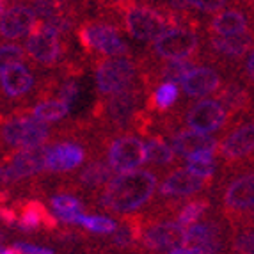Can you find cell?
Returning a JSON list of instances; mask_svg holds the SVG:
<instances>
[{
  "label": "cell",
  "instance_id": "cell-1",
  "mask_svg": "<svg viewBox=\"0 0 254 254\" xmlns=\"http://www.w3.org/2000/svg\"><path fill=\"white\" fill-rule=\"evenodd\" d=\"M157 187L158 176L148 169L119 173L107 183V189L100 197V206L116 213L135 212L149 203Z\"/></svg>",
  "mask_w": 254,
  "mask_h": 254
},
{
  "label": "cell",
  "instance_id": "cell-2",
  "mask_svg": "<svg viewBox=\"0 0 254 254\" xmlns=\"http://www.w3.org/2000/svg\"><path fill=\"white\" fill-rule=\"evenodd\" d=\"M121 30L116 21L96 16L80 20L75 34L85 57L96 61L103 57H128L130 45L121 36Z\"/></svg>",
  "mask_w": 254,
  "mask_h": 254
},
{
  "label": "cell",
  "instance_id": "cell-3",
  "mask_svg": "<svg viewBox=\"0 0 254 254\" xmlns=\"http://www.w3.org/2000/svg\"><path fill=\"white\" fill-rule=\"evenodd\" d=\"M71 36H63L57 29L38 20L25 38V52L29 59L38 66H57L68 59Z\"/></svg>",
  "mask_w": 254,
  "mask_h": 254
},
{
  "label": "cell",
  "instance_id": "cell-4",
  "mask_svg": "<svg viewBox=\"0 0 254 254\" xmlns=\"http://www.w3.org/2000/svg\"><path fill=\"white\" fill-rule=\"evenodd\" d=\"M197 27H173L149 43L148 55L157 61L192 59L201 48V36Z\"/></svg>",
  "mask_w": 254,
  "mask_h": 254
},
{
  "label": "cell",
  "instance_id": "cell-5",
  "mask_svg": "<svg viewBox=\"0 0 254 254\" xmlns=\"http://www.w3.org/2000/svg\"><path fill=\"white\" fill-rule=\"evenodd\" d=\"M139 68L128 57H103L94 61V82L102 96H112L135 84Z\"/></svg>",
  "mask_w": 254,
  "mask_h": 254
},
{
  "label": "cell",
  "instance_id": "cell-6",
  "mask_svg": "<svg viewBox=\"0 0 254 254\" xmlns=\"http://www.w3.org/2000/svg\"><path fill=\"white\" fill-rule=\"evenodd\" d=\"M142 105V89L133 84L128 89L107 98V102L100 105V116L116 130L135 127L140 118Z\"/></svg>",
  "mask_w": 254,
  "mask_h": 254
},
{
  "label": "cell",
  "instance_id": "cell-7",
  "mask_svg": "<svg viewBox=\"0 0 254 254\" xmlns=\"http://www.w3.org/2000/svg\"><path fill=\"white\" fill-rule=\"evenodd\" d=\"M50 137V127L34 116H18L0 125V139L11 148L41 146Z\"/></svg>",
  "mask_w": 254,
  "mask_h": 254
},
{
  "label": "cell",
  "instance_id": "cell-8",
  "mask_svg": "<svg viewBox=\"0 0 254 254\" xmlns=\"http://www.w3.org/2000/svg\"><path fill=\"white\" fill-rule=\"evenodd\" d=\"M107 160L109 165L118 173L139 169L146 164V144L135 135H123L114 139L107 149Z\"/></svg>",
  "mask_w": 254,
  "mask_h": 254
},
{
  "label": "cell",
  "instance_id": "cell-9",
  "mask_svg": "<svg viewBox=\"0 0 254 254\" xmlns=\"http://www.w3.org/2000/svg\"><path fill=\"white\" fill-rule=\"evenodd\" d=\"M36 21V11L27 0H11L5 13L0 16V39L16 41L27 38Z\"/></svg>",
  "mask_w": 254,
  "mask_h": 254
},
{
  "label": "cell",
  "instance_id": "cell-10",
  "mask_svg": "<svg viewBox=\"0 0 254 254\" xmlns=\"http://www.w3.org/2000/svg\"><path fill=\"white\" fill-rule=\"evenodd\" d=\"M228 109L217 100H201L185 112V125L192 130L212 133L224 127Z\"/></svg>",
  "mask_w": 254,
  "mask_h": 254
},
{
  "label": "cell",
  "instance_id": "cell-11",
  "mask_svg": "<svg viewBox=\"0 0 254 254\" xmlns=\"http://www.w3.org/2000/svg\"><path fill=\"white\" fill-rule=\"evenodd\" d=\"M50 146H32V148H21L11 155L7 160V167L11 171L13 182L29 178L32 174L41 173L47 169V153Z\"/></svg>",
  "mask_w": 254,
  "mask_h": 254
},
{
  "label": "cell",
  "instance_id": "cell-12",
  "mask_svg": "<svg viewBox=\"0 0 254 254\" xmlns=\"http://www.w3.org/2000/svg\"><path fill=\"white\" fill-rule=\"evenodd\" d=\"M183 233H185V228L178 224V220L176 222H171V220L155 222V224L142 228L140 242L142 246L151 251H165L183 244Z\"/></svg>",
  "mask_w": 254,
  "mask_h": 254
},
{
  "label": "cell",
  "instance_id": "cell-13",
  "mask_svg": "<svg viewBox=\"0 0 254 254\" xmlns=\"http://www.w3.org/2000/svg\"><path fill=\"white\" fill-rule=\"evenodd\" d=\"M206 30L213 36H238L251 32V14L247 7H229L213 14L206 23Z\"/></svg>",
  "mask_w": 254,
  "mask_h": 254
},
{
  "label": "cell",
  "instance_id": "cell-14",
  "mask_svg": "<svg viewBox=\"0 0 254 254\" xmlns=\"http://www.w3.org/2000/svg\"><path fill=\"white\" fill-rule=\"evenodd\" d=\"M36 87V76L23 63L11 64L0 73V91L7 98L20 100L32 93Z\"/></svg>",
  "mask_w": 254,
  "mask_h": 254
},
{
  "label": "cell",
  "instance_id": "cell-15",
  "mask_svg": "<svg viewBox=\"0 0 254 254\" xmlns=\"http://www.w3.org/2000/svg\"><path fill=\"white\" fill-rule=\"evenodd\" d=\"M254 34L246 32L238 36H208L206 47L217 57L228 61H240L253 48Z\"/></svg>",
  "mask_w": 254,
  "mask_h": 254
},
{
  "label": "cell",
  "instance_id": "cell-16",
  "mask_svg": "<svg viewBox=\"0 0 254 254\" xmlns=\"http://www.w3.org/2000/svg\"><path fill=\"white\" fill-rule=\"evenodd\" d=\"M222 78L219 71L210 66H195L182 82L183 93L189 98H206L220 89Z\"/></svg>",
  "mask_w": 254,
  "mask_h": 254
},
{
  "label": "cell",
  "instance_id": "cell-17",
  "mask_svg": "<svg viewBox=\"0 0 254 254\" xmlns=\"http://www.w3.org/2000/svg\"><path fill=\"white\" fill-rule=\"evenodd\" d=\"M85 160V149L76 142H59L50 146L47 153V169L52 173H66Z\"/></svg>",
  "mask_w": 254,
  "mask_h": 254
},
{
  "label": "cell",
  "instance_id": "cell-18",
  "mask_svg": "<svg viewBox=\"0 0 254 254\" xmlns=\"http://www.w3.org/2000/svg\"><path fill=\"white\" fill-rule=\"evenodd\" d=\"M224 160H240L254 151V123H246L231 131L219 146Z\"/></svg>",
  "mask_w": 254,
  "mask_h": 254
},
{
  "label": "cell",
  "instance_id": "cell-19",
  "mask_svg": "<svg viewBox=\"0 0 254 254\" xmlns=\"http://www.w3.org/2000/svg\"><path fill=\"white\" fill-rule=\"evenodd\" d=\"M204 180L187 169H176L160 183V195L164 197H187L203 190Z\"/></svg>",
  "mask_w": 254,
  "mask_h": 254
},
{
  "label": "cell",
  "instance_id": "cell-20",
  "mask_svg": "<svg viewBox=\"0 0 254 254\" xmlns=\"http://www.w3.org/2000/svg\"><path fill=\"white\" fill-rule=\"evenodd\" d=\"M174 153L182 155L183 158H189L195 153L203 151H215L217 149V139H213L210 133H203L197 130H185L180 133H174L171 137Z\"/></svg>",
  "mask_w": 254,
  "mask_h": 254
},
{
  "label": "cell",
  "instance_id": "cell-21",
  "mask_svg": "<svg viewBox=\"0 0 254 254\" xmlns=\"http://www.w3.org/2000/svg\"><path fill=\"white\" fill-rule=\"evenodd\" d=\"M222 201L233 212L254 208V174H244L233 180L226 189Z\"/></svg>",
  "mask_w": 254,
  "mask_h": 254
},
{
  "label": "cell",
  "instance_id": "cell-22",
  "mask_svg": "<svg viewBox=\"0 0 254 254\" xmlns=\"http://www.w3.org/2000/svg\"><path fill=\"white\" fill-rule=\"evenodd\" d=\"M16 224L21 231H36L39 228L55 229L57 228V219H55V213H48L43 203L30 199L21 204L20 219H18Z\"/></svg>",
  "mask_w": 254,
  "mask_h": 254
},
{
  "label": "cell",
  "instance_id": "cell-23",
  "mask_svg": "<svg viewBox=\"0 0 254 254\" xmlns=\"http://www.w3.org/2000/svg\"><path fill=\"white\" fill-rule=\"evenodd\" d=\"M29 4L36 11L38 20L48 21L63 14H84L78 5L69 0H29Z\"/></svg>",
  "mask_w": 254,
  "mask_h": 254
},
{
  "label": "cell",
  "instance_id": "cell-24",
  "mask_svg": "<svg viewBox=\"0 0 254 254\" xmlns=\"http://www.w3.org/2000/svg\"><path fill=\"white\" fill-rule=\"evenodd\" d=\"M195 68V63L192 59H173V61H162L158 64L157 73L153 78H162L164 82H174V84H182L185 76Z\"/></svg>",
  "mask_w": 254,
  "mask_h": 254
},
{
  "label": "cell",
  "instance_id": "cell-25",
  "mask_svg": "<svg viewBox=\"0 0 254 254\" xmlns=\"http://www.w3.org/2000/svg\"><path fill=\"white\" fill-rule=\"evenodd\" d=\"M112 167L105 162L94 160L87 164L78 174V182L84 189H100L112 180Z\"/></svg>",
  "mask_w": 254,
  "mask_h": 254
},
{
  "label": "cell",
  "instance_id": "cell-26",
  "mask_svg": "<svg viewBox=\"0 0 254 254\" xmlns=\"http://www.w3.org/2000/svg\"><path fill=\"white\" fill-rule=\"evenodd\" d=\"M180 100V87L174 82H162L157 85V89L153 91L149 96V110H157V112H167L171 107L176 105Z\"/></svg>",
  "mask_w": 254,
  "mask_h": 254
},
{
  "label": "cell",
  "instance_id": "cell-27",
  "mask_svg": "<svg viewBox=\"0 0 254 254\" xmlns=\"http://www.w3.org/2000/svg\"><path fill=\"white\" fill-rule=\"evenodd\" d=\"M69 112V105L63 100H45V102H39L34 109L30 110V116H34L36 119L43 121V123H54V121H61L68 116Z\"/></svg>",
  "mask_w": 254,
  "mask_h": 254
},
{
  "label": "cell",
  "instance_id": "cell-28",
  "mask_svg": "<svg viewBox=\"0 0 254 254\" xmlns=\"http://www.w3.org/2000/svg\"><path fill=\"white\" fill-rule=\"evenodd\" d=\"M220 237V228L213 222H195V224L185 228L183 233V244L185 246L199 247L213 238Z\"/></svg>",
  "mask_w": 254,
  "mask_h": 254
},
{
  "label": "cell",
  "instance_id": "cell-29",
  "mask_svg": "<svg viewBox=\"0 0 254 254\" xmlns=\"http://www.w3.org/2000/svg\"><path fill=\"white\" fill-rule=\"evenodd\" d=\"M146 158L149 164L165 167V165H171L174 162V149L162 137L155 135L146 142Z\"/></svg>",
  "mask_w": 254,
  "mask_h": 254
},
{
  "label": "cell",
  "instance_id": "cell-30",
  "mask_svg": "<svg viewBox=\"0 0 254 254\" xmlns=\"http://www.w3.org/2000/svg\"><path fill=\"white\" fill-rule=\"evenodd\" d=\"M187 169L190 171L192 174L199 176L203 180L212 178L215 173V160H213L212 151H203L195 153L192 157L187 158Z\"/></svg>",
  "mask_w": 254,
  "mask_h": 254
},
{
  "label": "cell",
  "instance_id": "cell-31",
  "mask_svg": "<svg viewBox=\"0 0 254 254\" xmlns=\"http://www.w3.org/2000/svg\"><path fill=\"white\" fill-rule=\"evenodd\" d=\"M140 233H142V226H140V220L137 219H127L121 226H118L112 242L119 247H128L131 246L133 242L140 240Z\"/></svg>",
  "mask_w": 254,
  "mask_h": 254
},
{
  "label": "cell",
  "instance_id": "cell-32",
  "mask_svg": "<svg viewBox=\"0 0 254 254\" xmlns=\"http://www.w3.org/2000/svg\"><path fill=\"white\" fill-rule=\"evenodd\" d=\"M219 102L228 110H240L247 105L249 96L238 84H228L219 91Z\"/></svg>",
  "mask_w": 254,
  "mask_h": 254
},
{
  "label": "cell",
  "instance_id": "cell-33",
  "mask_svg": "<svg viewBox=\"0 0 254 254\" xmlns=\"http://www.w3.org/2000/svg\"><path fill=\"white\" fill-rule=\"evenodd\" d=\"M78 226H84L87 231H93L98 235H112L118 229V222L105 215H85L82 213L76 220Z\"/></svg>",
  "mask_w": 254,
  "mask_h": 254
},
{
  "label": "cell",
  "instance_id": "cell-34",
  "mask_svg": "<svg viewBox=\"0 0 254 254\" xmlns=\"http://www.w3.org/2000/svg\"><path fill=\"white\" fill-rule=\"evenodd\" d=\"M208 206H210V204H208V201H204V199H197V201L187 203L178 213V224L183 226V228H189V226L195 224V222L204 215Z\"/></svg>",
  "mask_w": 254,
  "mask_h": 254
},
{
  "label": "cell",
  "instance_id": "cell-35",
  "mask_svg": "<svg viewBox=\"0 0 254 254\" xmlns=\"http://www.w3.org/2000/svg\"><path fill=\"white\" fill-rule=\"evenodd\" d=\"M50 203L55 215H61V213H84V204H82L80 199H76L75 195L57 194L52 197Z\"/></svg>",
  "mask_w": 254,
  "mask_h": 254
},
{
  "label": "cell",
  "instance_id": "cell-36",
  "mask_svg": "<svg viewBox=\"0 0 254 254\" xmlns=\"http://www.w3.org/2000/svg\"><path fill=\"white\" fill-rule=\"evenodd\" d=\"M25 48H21L16 43H5L0 45V73L4 71L7 66L16 63H23L25 59Z\"/></svg>",
  "mask_w": 254,
  "mask_h": 254
},
{
  "label": "cell",
  "instance_id": "cell-37",
  "mask_svg": "<svg viewBox=\"0 0 254 254\" xmlns=\"http://www.w3.org/2000/svg\"><path fill=\"white\" fill-rule=\"evenodd\" d=\"M80 94V85H78V80H76L75 76H66V80L59 85V89H57V98L66 102L69 107L76 102V98Z\"/></svg>",
  "mask_w": 254,
  "mask_h": 254
},
{
  "label": "cell",
  "instance_id": "cell-38",
  "mask_svg": "<svg viewBox=\"0 0 254 254\" xmlns=\"http://www.w3.org/2000/svg\"><path fill=\"white\" fill-rule=\"evenodd\" d=\"M187 2H189V5L194 11L204 14L219 13V11H222L229 4V0H187Z\"/></svg>",
  "mask_w": 254,
  "mask_h": 254
},
{
  "label": "cell",
  "instance_id": "cell-39",
  "mask_svg": "<svg viewBox=\"0 0 254 254\" xmlns=\"http://www.w3.org/2000/svg\"><path fill=\"white\" fill-rule=\"evenodd\" d=\"M235 251L238 254H254V231H246L235 240Z\"/></svg>",
  "mask_w": 254,
  "mask_h": 254
},
{
  "label": "cell",
  "instance_id": "cell-40",
  "mask_svg": "<svg viewBox=\"0 0 254 254\" xmlns=\"http://www.w3.org/2000/svg\"><path fill=\"white\" fill-rule=\"evenodd\" d=\"M14 249H18L21 254H54L52 249L32 246V244H25V242H16V244H14Z\"/></svg>",
  "mask_w": 254,
  "mask_h": 254
},
{
  "label": "cell",
  "instance_id": "cell-41",
  "mask_svg": "<svg viewBox=\"0 0 254 254\" xmlns=\"http://www.w3.org/2000/svg\"><path fill=\"white\" fill-rule=\"evenodd\" d=\"M199 249L203 251V254H219L222 249V242H220V238H213V240L199 246Z\"/></svg>",
  "mask_w": 254,
  "mask_h": 254
},
{
  "label": "cell",
  "instance_id": "cell-42",
  "mask_svg": "<svg viewBox=\"0 0 254 254\" xmlns=\"http://www.w3.org/2000/svg\"><path fill=\"white\" fill-rule=\"evenodd\" d=\"M246 75L251 82H254V47L249 50V57L246 61Z\"/></svg>",
  "mask_w": 254,
  "mask_h": 254
},
{
  "label": "cell",
  "instance_id": "cell-43",
  "mask_svg": "<svg viewBox=\"0 0 254 254\" xmlns=\"http://www.w3.org/2000/svg\"><path fill=\"white\" fill-rule=\"evenodd\" d=\"M167 254H203L199 247H173Z\"/></svg>",
  "mask_w": 254,
  "mask_h": 254
},
{
  "label": "cell",
  "instance_id": "cell-44",
  "mask_svg": "<svg viewBox=\"0 0 254 254\" xmlns=\"http://www.w3.org/2000/svg\"><path fill=\"white\" fill-rule=\"evenodd\" d=\"M13 182V176H11V171H9L7 164H0V185H5V183Z\"/></svg>",
  "mask_w": 254,
  "mask_h": 254
},
{
  "label": "cell",
  "instance_id": "cell-45",
  "mask_svg": "<svg viewBox=\"0 0 254 254\" xmlns=\"http://www.w3.org/2000/svg\"><path fill=\"white\" fill-rule=\"evenodd\" d=\"M69 2H73L75 5H78L82 13H85L87 9L96 7V2H98V0H69Z\"/></svg>",
  "mask_w": 254,
  "mask_h": 254
},
{
  "label": "cell",
  "instance_id": "cell-46",
  "mask_svg": "<svg viewBox=\"0 0 254 254\" xmlns=\"http://www.w3.org/2000/svg\"><path fill=\"white\" fill-rule=\"evenodd\" d=\"M0 254H21L18 249H14V247H2L0 246Z\"/></svg>",
  "mask_w": 254,
  "mask_h": 254
},
{
  "label": "cell",
  "instance_id": "cell-47",
  "mask_svg": "<svg viewBox=\"0 0 254 254\" xmlns=\"http://www.w3.org/2000/svg\"><path fill=\"white\" fill-rule=\"evenodd\" d=\"M9 5V0H0V16L5 13V9H7Z\"/></svg>",
  "mask_w": 254,
  "mask_h": 254
},
{
  "label": "cell",
  "instance_id": "cell-48",
  "mask_svg": "<svg viewBox=\"0 0 254 254\" xmlns=\"http://www.w3.org/2000/svg\"><path fill=\"white\" fill-rule=\"evenodd\" d=\"M253 222H254V219H253Z\"/></svg>",
  "mask_w": 254,
  "mask_h": 254
}]
</instances>
